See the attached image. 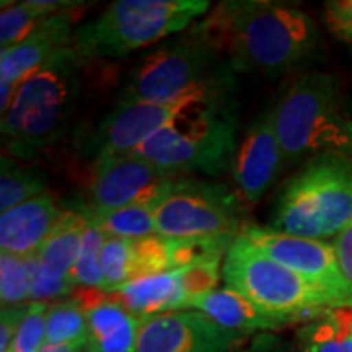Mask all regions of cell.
Returning <instances> with one entry per match:
<instances>
[{"instance_id": "cell-1", "label": "cell", "mask_w": 352, "mask_h": 352, "mask_svg": "<svg viewBox=\"0 0 352 352\" xmlns=\"http://www.w3.org/2000/svg\"><path fill=\"white\" fill-rule=\"evenodd\" d=\"M201 25L222 47L233 72L279 77L314 63L323 51L315 20L287 3L223 2Z\"/></svg>"}, {"instance_id": "cell-2", "label": "cell", "mask_w": 352, "mask_h": 352, "mask_svg": "<svg viewBox=\"0 0 352 352\" xmlns=\"http://www.w3.org/2000/svg\"><path fill=\"white\" fill-rule=\"evenodd\" d=\"M85 59L72 44L20 83L2 114L3 147L10 155L28 160L60 138L80 100Z\"/></svg>"}, {"instance_id": "cell-3", "label": "cell", "mask_w": 352, "mask_h": 352, "mask_svg": "<svg viewBox=\"0 0 352 352\" xmlns=\"http://www.w3.org/2000/svg\"><path fill=\"white\" fill-rule=\"evenodd\" d=\"M230 95L197 101L175 116L132 155L171 175H219L232 168L236 121Z\"/></svg>"}, {"instance_id": "cell-4", "label": "cell", "mask_w": 352, "mask_h": 352, "mask_svg": "<svg viewBox=\"0 0 352 352\" xmlns=\"http://www.w3.org/2000/svg\"><path fill=\"white\" fill-rule=\"evenodd\" d=\"M352 222V160L336 153L310 158L274 199L272 230L324 240Z\"/></svg>"}, {"instance_id": "cell-5", "label": "cell", "mask_w": 352, "mask_h": 352, "mask_svg": "<svg viewBox=\"0 0 352 352\" xmlns=\"http://www.w3.org/2000/svg\"><path fill=\"white\" fill-rule=\"evenodd\" d=\"M276 134L284 160L336 153L352 160V121L340 108V83L331 74H305L274 104Z\"/></svg>"}, {"instance_id": "cell-6", "label": "cell", "mask_w": 352, "mask_h": 352, "mask_svg": "<svg viewBox=\"0 0 352 352\" xmlns=\"http://www.w3.org/2000/svg\"><path fill=\"white\" fill-rule=\"evenodd\" d=\"M222 277L227 287L284 324L307 323L329 308L347 307L331 292L274 261L241 233L226 254Z\"/></svg>"}, {"instance_id": "cell-7", "label": "cell", "mask_w": 352, "mask_h": 352, "mask_svg": "<svg viewBox=\"0 0 352 352\" xmlns=\"http://www.w3.org/2000/svg\"><path fill=\"white\" fill-rule=\"evenodd\" d=\"M222 47L201 23L158 47L131 70L118 101L165 103L214 83L232 82Z\"/></svg>"}, {"instance_id": "cell-8", "label": "cell", "mask_w": 352, "mask_h": 352, "mask_svg": "<svg viewBox=\"0 0 352 352\" xmlns=\"http://www.w3.org/2000/svg\"><path fill=\"white\" fill-rule=\"evenodd\" d=\"M206 0H118L76 30L74 46L87 59H116L183 32L209 10Z\"/></svg>"}, {"instance_id": "cell-9", "label": "cell", "mask_w": 352, "mask_h": 352, "mask_svg": "<svg viewBox=\"0 0 352 352\" xmlns=\"http://www.w3.org/2000/svg\"><path fill=\"white\" fill-rule=\"evenodd\" d=\"M157 233L166 239L239 236L241 202L226 184L178 176L153 208Z\"/></svg>"}, {"instance_id": "cell-10", "label": "cell", "mask_w": 352, "mask_h": 352, "mask_svg": "<svg viewBox=\"0 0 352 352\" xmlns=\"http://www.w3.org/2000/svg\"><path fill=\"white\" fill-rule=\"evenodd\" d=\"M232 82L214 83L189 91L173 101L151 103V101H118L98 124L94 138L96 164L111 158L132 155L140 145L164 129L179 113L197 103L220 95H230Z\"/></svg>"}, {"instance_id": "cell-11", "label": "cell", "mask_w": 352, "mask_h": 352, "mask_svg": "<svg viewBox=\"0 0 352 352\" xmlns=\"http://www.w3.org/2000/svg\"><path fill=\"white\" fill-rule=\"evenodd\" d=\"M241 235L274 261L331 292L344 305L352 307V283L342 272L331 243L256 226H245Z\"/></svg>"}, {"instance_id": "cell-12", "label": "cell", "mask_w": 352, "mask_h": 352, "mask_svg": "<svg viewBox=\"0 0 352 352\" xmlns=\"http://www.w3.org/2000/svg\"><path fill=\"white\" fill-rule=\"evenodd\" d=\"M220 261L199 263L132 280L109 292L138 320L184 310L192 297L214 290Z\"/></svg>"}, {"instance_id": "cell-13", "label": "cell", "mask_w": 352, "mask_h": 352, "mask_svg": "<svg viewBox=\"0 0 352 352\" xmlns=\"http://www.w3.org/2000/svg\"><path fill=\"white\" fill-rule=\"evenodd\" d=\"M176 178V175L135 155L100 162L95 166L87 208L113 210L135 204L155 208Z\"/></svg>"}, {"instance_id": "cell-14", "label": "cell", "mask_w": 352, "mask_h": 352, "mask_svg": "<svg viewBox=\"0 0 352 352\" xmlns=\"http://www.w3.org/2000/svg\"><path fill=\"white\" fill-rule=\"evenodd\" d=\"M240 341L201 311L179 310L140 321L135 352H235Z\"/></svg>"}, {"instance_id": "cell-15", "label": "cell", "mask_w": 352, "mask_h": 352, "mask_svg": "<svg viewBox=\"0 0 352 352\" xmlns=\"http://www.w3.org/2000/svg\"><path fill=\"white\" fill-rule=\"evenodd\" d=\"M284 153L274 126V108L267 107L250 124L233 157L232 173L243 199L256 202L279 175Z\"/></svg>"}, {"instance_id": "cell-16", "label": "cell", "mask_w": 352, "mask_h": 352, "mask_svg": "<svg viewBox=\"0 0 352 352\" xmlns=\"http://www.w3.org/2000/svg\"><path fill=\"white\" fill-rule=\"evenodd\" d=\"M83 2H78L76 7L65 8L56 13L38 25L32 34H28L23 41L0 52V82L12 83L19 87L26 77H30L38 67L51 59L56 52L74 44V23L77 20V8Z\"/></svg>"}, {"instance_id": "cell-17", "label": "cell", "mask_w": 352, "mask_h": 352, "mask_svg": "<svg viewBox=\"0 0 352 352\" xmlns=\"http://www.w3.org/2000/svg\"><path fill=\"white\" fill-rule=\"evenodd\" d=\"M87 315L85 352H135L140 320L111 294L90 292L77 297Z\"/></svg>"}, {"instance_id": "cell-18", "label": "cell", "mask_w": 352, "mask_h": 352, "mask_svg": "<svg viewBox=\"0 0 352 352\" xmlns=\"http://www.w3.org/2000/svg\"><path fill=\"white\" fill-rule=\"evenodd\" d=\"M64 210L57 208L50 196H39L32 201L6 210L0 215V246L2 252L30 258L38 254L51 235Z\"/></svg>"}, {"instance_id": "cell-19", "label": "cell", "mask_w": 352, "mask_h": 352, "mask_svg": "<svg viewBox=\"0 0 352 352\" xmlns=\"http://www.w3.org/2000/svg\"><path fill=\"white\" fill-rule=\"evenodd\" d=\"M186 308L201 311L220 327L236 333L274 331L285 327L283 321L267 315L256 303L230 287L214 289L208 294L192 297Z\"/></svg>"}, {"instance_id": "cell-20", "label": "cell", "mask_w": 352, "mask_h": 352, "mask_svg": "<svg viewBox=\"0 0 352 352\" xmlns=\"http://www.w3.org/2000/svg\"><path fill=\"white\" fill-rule=\"evenodd\" d=\"M300 352H352V307H334L308 320L297 334Z\"/></svg>"}, {"instance_id": "cell-21", "label": "cell", "mask_w": 352, "mask_h": 352, "mask_svg": "<svg viewBox=\"0 0 352 352\" xmlns=\"http://www.w3.org/2000/svg\"><path fill=\"white\" fill-rule=\"evenodd\" d=\"M87 226L88 222L78 210H64L59 223L39 248V261L56 274L70 277Z\"/></svg>"}, {"instance_id": "cell-22", "label": "cell", "mask_w": 352, "mask_h": 352, "mask_svg": "<svg viewBox=\"0 0 352 352\" xmlns=\"http://www.w3.org/2000/svg\"><path fill=\"white\" fill-rule=\"evenodd\" d=\"M78 2L59 0H28V2H2L0 13V44L2 50H10L23 41L44 20L65 8L76 7Z\"/></svg>"}, {"instance_id": "cell-23", "label": "cell", "mask_w": 352, "mask_h": 352, "mask_svg": "<svg viewBox=\"0 0 352 352\" xmlns=\"http://www.w3.org/2000/svg\"><path fill=\"white\" fill-rule=\"evenodd\" d=\"M78 212L88 223L101 228L108 236L139 240L157 233L155 214L151 204L126 206L113 210H95L83 206Z\"/></svg>"}, {"instance_id": "cell-24", "label": "cell", "mask_w": 352, "mask_h": 352, "mask_svg": "<svg viewBox=\"0 0 352 352\" xmlns=\"http://www.w3.org/2000/svg\"><path fill=\"white\" fill-rule=\"evenodd\" d=\"M44 179L32 168L16 164L12 157L2 155L0 165V210L15 208L34 197L44 196Z\"/></svg>"}, {"instance_id": "cell-25", "label": "cell", "mask_w": 352, "mask_h": 352, "mask_svg": "<svg viewBox=\"0 0 352 352\" xmlns=\"http://www.w3.org/2000/svg\"><path fill=\"white\" fill-rule=\"evenodd\" d=\"M87 315L77 298L57 302L46 316L47 344H87Z\"/></svg>"}, {"instance_id": "cell-26", "label": "cell", "mask_w": 352, "mask_h": 352, "mask_svg": "<svg viewBox=\"0 0 352 352\" xmlns=\"http://www.w3.org/2000/svg\"><path fill=\"white\" fill-rule=\"evenodd\" d=\"M107 239L108 235L101 228L88 223L83 232L80 253L70 271V279L74 284L83 285L87 289L103 290L104 279L101 272L100 254Z\"/></svg>"}, {"instance_id": "cell-27", "label": "cell", "mask_w": 352, "mask_h": 352, "mask_svg": "<svg viewBox=\"0 0 352 352\" xmlns=\"http://www.w3.org/2000/svg\"><path fill=\"white\" fill-rule=\"evenodd\" d=\"M101 272H103V290L113 292L134 280L132 270V240L108 236L100 254Z\"/></svg>"}, {"instance_id": "cell-28", "label": "cell", "mask_w": 352, "mask_h": 352, "mask_svg": "<svg viewBox=\"0 0 352 352\" xmlns=\"http://www.w3.org/2000/svg\"><path fill=\"white\" fill-rule=\"evenodd\" d=\"M32 289L30 258L2 252L0 254V298L2 307L23 305Z\"/></svg>"}, {"instance_id": "cell-29", "label": "cell", "mask_w": 352, "mask_h": 352, "mask_svg": "<svg viewBox=\"0 0 352 352\" xmlns=\"http://www.w3.org/2000/svg\"><path fill=\"white\" fill-rule=\"evenodd\" d=\"M47 310L50 305L44 302L28 303V310L8 352H38L46 344Z\"/></svg>"}, {"instance_id": "cell-30", "label": "cell", "mask_w": 352, "mask_h": 352, "mask_svg": "<svg viewBox=\"0 0 352 352\" xmlns=\"http://www.w3.org/2000/svg\"><path fill=\"white\" fill-rule=\"evenodd\" d=\"M30 266H32V289H30V298L33 302H44L47 298L64 297L74 292L76 284L70 277L59 276L51 270H47L39 261L38 254L30 256Z\"/></svg>"}, {"instance_id": "cell-31", "label": "cell", "mask_w": 352, "mask_h": 352, "mask_svg": "<svg viewBox=\"0 0 352 352\" xmlns=\"http://www.w3.org/2000/svg\"><path fill=\"white\" fill-rule=\"evenodd\" d=\"M324 21L331 33L352 44V0H334L324 7Z\"/></svg>"}, {"instance_id": "cell-32", "label": "cell", "mask_w": 352, "mask_h": 352, "mask_svg": "<svg viewBox=\"0 0 352 352\" xmlns=\"http://www.w3.org/2000/svg\"><path fill=\"white\" fill-rule=\"evenodd\" d=\"M28 305H13L2 307V315H0V352H8L10 349L15 334L19 331L21 320L26 315Z\"/></svg>"}, {"instance_id": "cell-33", "label": "cell", "mask_w": 352, "mask_h": 352, "mask_svg": "<svg viewBox=\"0 0 352 352\" xmlns=\"http://www.w3.org/2000/svg\"><path fill=\"white\" fill-rule=\"evenodd\" d=\"M333 246L342 272L349 279V283H352V222L340 235L334 236Z\"/></svg>"}, {"instance_id": "cell-34", "label": "cell", "mask_w": 352, "mask_h": 352, "mask_svg": "<svg viewBox=\"0 0 352 352\" xmlns=\"http://www.w3.org/2000/svg\"><path fill=\"white\" fill-rule=\"evenodd\" d=\"M38 352H85V344H44Z\"/></svg>"}]
</instances>
